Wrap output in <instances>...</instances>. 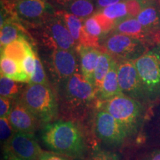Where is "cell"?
Segmentation results:
<instances>
[{
	"label": "cell",
	"mask_w": 160,
	"mask_h": 160,
	"mask_svg": "<svg viewBox=\"0 0 160 160\" xmlns=\"http://www.w3.org/2000/svg\"><path fill=\"white\" fill-rule=\"evenodd\" d=\"M42 139L51 151L60 155L80 157L85 151L82 133L71 121H57L46 125Z\"/></svg>",
	"instance_id": "cell-1"
},
{
	"label": "cell",
	"mask_w": 160,
	"mask_h": 160,
	"mask_svg": "<svg viewBox=\"0 0 160 160\" xmlns=\"http://www.w3.org/2000/svg\"><path fill=\"white\" fill-rule=\"evenodd\" d=\"M101 102L100 108L105 110L119 122L128 137L140 136L148 106L124 94Z\"/></svg>",
	"instance_id": "cell-2"
},
{
	"label": "cell",
	"mask_w": 160,
	"mask_h": 160,
	"mask_svg": "<svg viewBox=\"0 0 160 160\" xmlns=\"http://www.w3.org/2000/svg\"><path fill=\"white\" fill-rule=\"evenodd\" d=\"M19 101L37 118L40 123L53 122L58 114V101L50 85L28 83Z\"/></svg>",
	"instance_id": "cell-3"
},
{
	"label": "cell",
	"mask_w": 160,
	"mask_h": 160,
	"mask_svg": "<svg viewBox=\"0 0 160 160\" xmlns=\"http://www.w3.org/2000/svg\"><path fill=\"white\" fill-rule=\"evenodd\" d=\"M62 86V105L66 113L71 116L79 115L78 112L87 110L97 97L94 86L79 72H76Z\"/></svg>",
	"instance_id": "cell-4"
},
{
	"label": "cell",
	"mask_w": 160,
	"mask_h": 160,
	"mask_svg": "<svg viewBox=\"0 0 160 160\" xmlns=\"http://www.w3.org/2000/svg\"><path fill=\"white\" fill-rule=\"evenodd\" d=\"M135 65L150 104L160 102V44L136 60Z\"/></svg>",
	"instance_id": "cell-5"
},
{
	"label": "cell",
	"mask_w": 160,
	"mask_h": 160,
	"mask_svg": "<svg viewBox=\"0 0 160 160\" xmlns=\"http://www.w3.org/2000/svg\"><path fill=\"white\" fill-rule=\"evenodd\" d=\"M41 38L44 44L52 49L74 51L77 44L62 19L56 13L40 23Z\"/></svg>",
	"instance_id": "cell-6"
},
{
	"label": "cell",
	"mask_w": 160,
	"mask_h": 160,
	"mask_svg": "<svg viewBox=\"0 0 160 160\" xmlns=\"http://www.w3.org/2000/svg\"><path fill=\"white\" fill-rule=\"evenodd\" d=\"M105 48L108 53L119 61H136L151 48V45L140 39L114 32L105 40Z\"/></svg>",
	"instance_id": "cell-7"
},
{
	"label": "cell",
	"mask_w": 160,
	"mask_h": 160,
	"mask_svg": "<svg viewBox=\"0 0 160 160\" xmlns=\"http://www.w3.org/2000/svg\"><path fill=\"white\" fill-rule=\"evenodd\" d=\"M117 62L118 81L122 93L148 107L151 105L145 93L135 61L121 60Z\"/></svg>",
	"instance_id": "cell-8"
},
{
	"label": "cell",
	"mask_w": 160,
	"mask_h": 160,
	"mask_svg": "<svg viewBox=\"0 0 160 160\" xmlns=\"http://www.w3.org/2000/svg\"><path fill=\"white\" fill-rule=\"evenodd\" d=\"M7 160H41L44 152L32 133L15 132L3 146Z\"/></svg>",
	"instance_id": "cell-9"
},
{
	"label": "cell",
	"mask_w": 160,
	"mask_h": 160,
	"mask_svg": "<svg viewBox=\"0 0 160 160\" xmlns=\"http://www.w3.org/2000/svg\"><path fill=\"white\" fill-rule=\"evenodd\" d=\"M5 7L18 19L32 24L42 23L55 13L47 0H17Z\"/></svg>",
	"instance_id": "cell-10"
},
{
	"label": "cell",
	"mask_w": 160,
	"mask_h": 160,
	"mask_svg": "<svg viewBox=\"0 0 160 160\" xmlns=\"http://www.w3.org/2000/svg\"><path fill=\"white\" fill-rule=\"evenodd\" d=\"M95 131L102 141L113 146L122 145L128 138L119 122L108 112L101 108L95 117Z\"/></svg>",
	"instance_id": "cell-11"
},
{
	"label": "cell",
	"mask_w": 160,
	"mask_h": 160,
	"mask_svg": "<svg viewBox=\"0 0 160 160\" xmlns=\"http://www.w3.org/2000/svg\"><path fill=\"white\" fill-rule=\"evenodd\" d=\"M48 65L53 79L60 85L77 72L78 69L74 51L67 50L53 49Z\"/></svg>",
	"instance_id": "cell-12"
},
{
	"label": "cell",
	"mask_w": 160,
	"mask_h": 160,
	"mask_svg": "<svg viewBox=\"0 0 160 160\" xmlns=\"http://www.w3.org/2000/svg\"><path fill=\"white\" fill-rule=\"evenodd\" d=\"M55 13L63 20L78 45H82L93 48L99 47V38L90 35L85 31L82 19H80L77 16L66 11H59L55 12Z\"/></svg>",
	"instance_id": "cell-13"
},
{
	"label": "cell",
	"mask_w": 160,
	"mask_h": 160,
	"mask_svg": "<svg viewBox=\"0 0 160 160\" xmlns=\"http://www.w3.org/2000/svg\"><path fill=\"white\" fill-rule=\"evenodd\" d=\"M8 120L15 132L33 134L39 121L20 101L12 106Z\"/></svg>",
	"instance_id": "cell-14"
},
{
	"label": "cell",
	"mask_w": 160,
	"mask_h": 160,
	"mask_svg": "<svg viewBox=\"0 0 160 160\" xmlns=\"http://www.w3.org/2000/svg\"><path fill=\"white\" fill-rule=\"evenodd\" d=\"M139 137L146 145L160 148V102L148 107Z\"/></svg>",
	"instance_id": "cell-15"
},
{
	"label": "cell",
	"mask_w": 160,
	"mask_h": 160,
	"mask_svg": "<svg viewBox=\"0 0 160 160\" xmlns=\"http://www.w3.org/2000/svg\"><path fill=\"white\" fill-rule=\"evenodd\" d=\"M113 30L116 33H122L142 40L152 47L158 45L156 35L144 28L135 17H127L117 22Z\"/></svg>",
	"instance_id": "cell-16"
},
{
	"label": "cell",
	"mask_w": 160,
	"mask_h": 160,
	"mask_svg": "<svg viewBox=\"0 0 160 160\" xmlns=\"http://www.w3.org/2000/svg\"><path fill=\"white\" fill-rule=\"evenodd\" d=\"M76 51L80 57L81 73L90 83L94 86V72L98 59L102 51L98 48L82 45H77Z\"/></svg>",
	"instance_id": "cell-17"
},
{
	"label": "cell",
	"mask_w": 160,
	"mask_h": 160,
	"mask_svg": "<svg viewBox=\"0 0 160 160\" xmlns=\"http://www.w3.org/2000/svg\"><path fill=\"white\" fill-rule=\"evenodd\" d=\"M59 11L77 16L80 19H85L93 16L96 8L93 0H50Z\"/></svg>",
	"instance_id": "cell-18"
},
{
	"label": "cell",
	"mask_w": 160,
	"mask_h": 160,
	"mask_svg": "<svg viewBox=\"0 0 160 160\" xmlns=\"http://www.w3.org/2000/svg\"><path fill=\"white\" fill-rule=\"evenodd\" d=\"M117 68V61L113 59L109 71L104 79L101 89L97 94V99L99 102L107 101L117 96L123 94L118 81Z\"/></svg>",
	"instance_id": "cell-19"
},
{
	"label": "cell",
	"mask_w": 160,
	"mask_h": 160,
	"mask_svg": "<svg viewBox=\"0 0 160 160\" xmlns=\"http://www.w3.org/2000/svg\"><path fill=\"white\" fill-rule=\"evenodd\" d=\"M32 50L31 45L25 39V36H23L2 48L1 56L8 57L22 64L26 56Z\"/></svg>",
	"instance_id": "cell-20"
},
{
	"label": "cell",
	"mask_w": 160,
	"mask_h": 160,
	"mask_svg": "<svg viewBox=\"0 0 160 160\" xmlns=\"http://www.w3.org/2000/svg\"><path fill=\"white\" fill-rule=\"evenodd\" d=\"M1 75L18 82H30V79L24 71L22 65L8 57L1 56L0 60Z\"/></svg>",
	"instance_id": "cell-21"
},
{
	"label": "cell",
	"mask_w": 160,
	"mask_h": 160,
	"mask_svg": "<svg viewBox=\"0 0 160 160\" xmlns=\"http://www.w3.org/2000/svg\"><path fill=\"white\" fill-rule=\"evenodd\" d=\"M23 31L20 26L13 18H8L2 22L0 31V44L1 49L5 48L20 37H23Z\"/></svg>",
	"instance_id": "cell-22"
},
{
	"label": "cell",
	"mask_w": 160,
	"mask_h": 160,
	"mask_svg": "<svg viewBox=\"0 0 160 160\" xmlns=\"http://www.w3.org/2000/svg\"><path fill=\"white\" fill-rule=\"evenodd\" d=\"M113 58L108 52H102L96 66L94 72V88L97 96L101 89L104 79L111 68Z\"/></svg>",
	"instance_id": "cell-23"
},
{
	"label": "cell",
	"mask_w": 160,
	"mask_h": 160,
	"mask_svg": "<svg viewBox=\"0 0 160 160\" xmlns=\"http://www.w3.org/2000/svg\"><path fill=\"white\" fill-rule=\"evenodd\" d=\"M14 80L1 75L0 78V94L1 97L14 99L19 94L22 85Z\"/></svg>",
	"instance_id": "cell-24"
},
{
	"label": "cell",
	"mask_w": 160,
	"mask_h": 160,
	"mask_svg": "<svg viewBox=\"0 0 160 160\" xmlns=\"http://www.w3.org/2000/svg\"><path fill=\"white\" fill-rule=\"evenodd\" d=\"M99 11L102 12L106 17L114 20L116 22L119 21V20L128 17L125 0L114 4V5H110L108 7H106Z\"/></svg>",
	"instance_id": "cell-25"
},
{
	"label": "cell",
	"mask_w": 160,
	"mask_h": 160,
	"mask_svg": "<svg viewBox=\"0 0 160 160\" xmlns=\"http://www.w3.org/2000/svg\"><path fill=\"white\" fill-rule=\"evenodd\" d=\"M155 2L157 0H125L128 17L136 18L144 8Z\"/></svg>",
	"instance_id": "cell-26"
},
{
	"label": "cell",
	"mask_w": 160,
	"mask_h": 160,
	"mask_svg": "<svg viewBox=\"0 0 160 160\" xmlns=\"http://www.w3.org/2000/svg\"><path fill=\"white\" fill-rule=\"evenodd\" d=\"M29 83L31 84H42V85H49L46 77L45 70H44L41 59L36 53V69L33 77H31Z\"/></svg>",
	"instance_id": "cell-27"
},
{
	"label": "cell",
	"mask_w": 160,
	"mask_h": 160,
	"mask_svg": "<svg viewBox=\"0 0 160 160\" xmlns=\"http://www.w3.org/2000/svg\"><path fill=\"white\" fill-rule=\"evenodd\" d=\"M15 131L10 123L8 118H0V137L3 146L11 139Z\"/></svg>",
	"instance_id": "cell-28"
},
{
	"label": "cell",
	"mask_w": 160,
	"mask_h": 160,
	"mask_svg": "<svg viewBox=\"0 0 160 160\" xmlns=\"http://www.w3.org/2000/svg\"><path fill=\"white\" fill-rule=\"evenodd\" d=\"M83 23L85 31L90 35L99 38L104 34L101 28V26L93 15L84 19Z\"/></svg>",
	"instance_id": "cell-29"
},
{
	"label": "cell",
	"mask_w": 160,
	"mask_h": 160,
	"mask_svg": "<svg viewBox=\"0 0 160 160\" xmlns=\"http://www.w3.org/2000/svg\"><path fill=\"white\" fill-rule=\"evenodd\" d=\"M22 65L24 71L31 81V77H33L36 69V52L33 51V50L30 51L28 54L26 56Z\"/></svg>",
	"instance_id": "cell-30"
},
{
	"label": "cell",
	"mask_w": 160,
	"mask_h": 160,
	"mask_svg": "<svg viewBox=\"0 0 160 160\" xmlns=\"http://www.w3.org/2000/svg\"><path fill=\"white\" fill-rule=\"evenodd\" d=\"M93 16H94L96 19L97 20L98 22L99 23L100 26H101L103 33H109L112 29H114L116 21L106 17L102 12L97 11Z\"/></svg>",
	"instance_id": "cell-31"
},
{
	"label": "cell",
	"mask_w": 160,
	"mask_h": 160,
	"mask_svg": "<svg viewBox=\"0 0 160 160\" xmlns=\"http://www.w3.org/2000/svg\"><path fill=\"white\" fill-rule=\"evenodd\" d=\"M91 160H120V158L116 153L97 150L92 155Z\"/></svg>",
	"instance_id": "cell-32"
},
{
	"label": "cell",
	"mask_w": 160,
	"mask_h": 160,
	"mask_svg": "<svg viewBox=\"0 0 160 160\" xmlns=\"http://www.w3.org/2000/svg\"><path fill=\"white\" fill-rule=\"evenodd\" d=\"M11 99L3 97L0 98V118L8 117L12 108Z\"/></svg>",
	"instance_id": "cell-33"
},
{
	"label": "cell",
	"mask_w": 160,
	"mask_h": 160,
	"mask_svg": "<svg viewBox=\"0 0 160 160\" xmlns=\"http://www.w3.org/2000/svg\"><path fill=\"white\" fill-rule=\"evenodd\" d=\"M93 1H94L96 8L99 11H101L106 7L125 1V0H93Z\"/></svg>",
	"instance_id": "cell-34"
},
{
	"label": "cell",
	"mask_w": 160,
	"mask_h": 160,
	"mask_svg": "<svg viewBox=\"0 0 160 160\" xmlns=\"http://www.w3.org/2000/svg\"><path fill=\"white\" fill-rule=\"evenodd\" d=\"M139 160H160V148L148 152Z\"/></svg>",
	"instance_id": "cell-35"
},
{
	"label": "cell",
	"mask_w": 160,
	"mask_h": 160,
	"mask_svg": "<svg viewBox=\"0 0 160 160\" xmlns=\"http://www.w3.org/2000/svg\"><path fill=\"white\" fill-rule=\"evenodd\" d=\"M41 160H66L61 157V156L55 154V153H48L45 152L42 157L41 158Z\"/></svg>",
	"instance_id": "cell-36"
},
{
	"label": "cell",
	"mask_w": 160,
	"mask_h": 160,
	"mask_svg": "<svg viewBox=\"0 0 160 160\" xmlns=\"http://www.w3.org/2000/svg\"><path fill=\"white\" fill-rule=\"evenodd\" d=\"M4 2V4H5V5H11V4L15 2L16 1H17V0H2Z\"/></svg>",
	"instance_id": "cell-37"
},
{
	"label": "cell",
	"mask_w": 160,
	"mask_h": 160,
	"mask_svg": "<svg viewBox=\"0 0 160 160\" xmlns=\"http://www.w3.org/2000/svg\"><path fill=\"white\" fill-rule=\"evenodd\" d=\"M159 5H160V0H159Z\"/></svg>",
	"instance_id": "cell-38"
}]
</instances>
